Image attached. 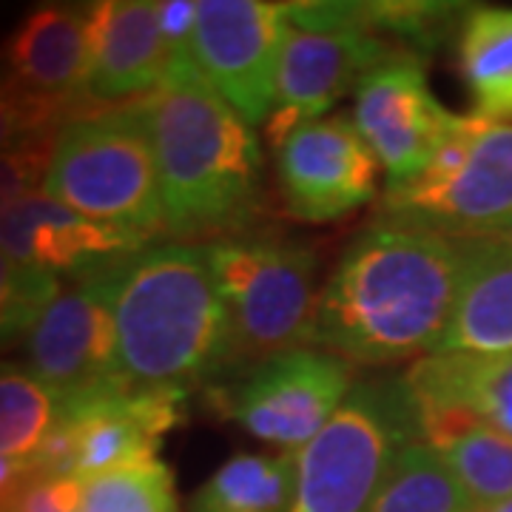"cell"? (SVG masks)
<instances>
[{"mask_svg": "<svg viewBox=\"0 0 512 512\" xmlns=\"http://www.w3.org/2000/svg\"><path fill=\"white\" fill-rule=\"evenodd\" d=\"M464 265V239L376 220L322 285L311 348L356 367L419 362L450 325Z\"/></svg>", "mask_w": 512, "mask_h": 512, "instance_id": "1", "label": "cell"}, {"mask_svg": "<svg viewBox=\"0 0 512 512\" xmlns=\"http://www.w3.org/2000/svg\"><path fill=\"white\" fill-rule=\"evenodd\" d=\"M146 128L174 242L251 231L262 200V151L254 126L231 109L197 66L168 69L131 103Z\"/></svg>", "mask_w": 512, "mask_h": 512, "instance_id": "2", "label": "cell"}, {"mask_svg": "<svg viewBox=\"0 0 512 512\" xmlns=\"http://www.w3.org/2000/svg\"><path fill=\"white\" fill-rule=\"evenodd\" d=\"M89 279L111 308L123 382L191 390L222 379L228 322L205 245L154 242Z\"/></svg>", "mask_w": 512, "mask_h": 512, "instance_id": "3", "label": "cell"}, {"mask_svg": "<svg viewBox=\"0 0 512 512\" xmlns=\"http://www.w3.org/2000/svg\"><path fill=\"white\" fill-rule=\"evenodd\" d=\"M205 254L228 322L222 379L231 382L279 353L311 348L322 288L308 245L245 231L205 242Z\"/></svg>", "mask_w": 512, "mask_h": 512, "instance_id": "4", "label": "cell"}, {"mask_svg": "<svg viewBox=\"0 0 512 512\" xmlns=\"http://www.w3.org/2000/svg\"><path fill=\"white\" fill-rule=\"evenodd\" d=\"M424 441L404 376L353 384L336 416L296 453L288 512H373L396 458Z\"/></svg>", "mask_w": 512, "mask_h": 512, "instance_id": "5", "label": "cell"}, {"mask_svg": "<svg viewBox=\"0 0 512 512\" xmlns=\"http://www.w3.org/2000/svg\"><path fill=\"white\" fill-rule=\"evenodd\" d=\"M43 194L143 245L165 234L160 177L134 106L69 117L57 131Z\"/></svg>", "mask_w": 512, "mask_h": 512, "instance_id": "6", "label": "cell"}, {"mask_svg": "<svg viewBox=\"0 0 512 512\" xmlns=\"http://www.w3.org/2000/svg\"><path fill=\"white\" fill-rule=\"evenodd\" d=\"M512 217V126L461 117L433 163L407 183H387L379 222L444 237L484 234Z\"/></svg>", "mask_w": 512, "mask_h": 512, "instance_id": "7", "label": "cell"}, {"mask_svg": "<svg viewBox=\"0 0 512 512\" xmlns=\"http://www.w3.org/2000/svg\"><path fill=\"white\" fill-rule=\"evenodd\" d=\"M288 35L279 60L268 140L279 146L291 131L322 120L350 89L387 57L399 55L356 15V3L302 0L285 3Z\"/></svg>", "mask_w": 512, "mask_h": 512, "instance_id": "8", "label": "cell"}, {"mask_svg": "<svg viewBox=\"0 0 512 512\" xmlns=\"http://www.w3.org/2000/svg\"><path fill=\"white\" fill-rule=\"evenodd\" d=\"M188 390L109 384L63 399L60 421L37 453L43 476L77 481L160 458L165 436L185 421Z\"/></svg>", "mask_w": 512, "mask_h": 512, "instance_id": "9", "label": "cell"}, {"mask_svg": "<svg viewBox=\"0 0 512 512\" xmlns=\"http://www.w3.org/2000/svg\"><path fill=\"white\" fill-rule=\"evenodd\" d=\"M356 365L322 348H296L245 370L214 393L228 419L282 453H299L345 404Z\"/></svg>", "mask_w": 512, "mask_h": 512, "instance_id": "10", "label": "cell"}, {"mask_svg": "<svg viewBox=\"0 0 512 512\" xmlns=\"http://www.w3.org/2000/svg\"><path fill=\"white\" fill-rule=\"evenodd\" d=\"M285 35V3L197 0L194 66L248 126L271 117Z\"/></svg>", "mask_w": 512, "mask_h": 512, "instance_id": "11", "label": "cell"}, {"mask_svg": "<svg viewBox=\"0 0 512 512\" xmlns=\"http://www.w3.org/2000/svg\"><path fill=\"white\" fill-rule=\"evenodd\" d=\"M350 120L387 180L407 183L433 163L461 114L441 106L427 83L424 60L399 52L362 77Z\"/></svg>", "mask_w": 512, "mask_h": 512, "instance_id": "12", "label": "cell"}, {"mask_svg": "<svg viewBox=\"0 0 512 512\" xmlns=\"http://www.w3.org/2000/svg\"><path fill=\"white\" fill-rule=\"evenodd\" d=\"M282 200L302 222H333L376 197L379 163L348 117H322L276 146Z\"/></svg>", "mask_w": 512, "mask_h": 512, "instance_id": "13", "label": "cell"}, {"mask_svg": "<svg viewBox=\"0 0 512 512\" xmlns=\"http://www.w3.org/2000/svg\"><path fill=\"white\" fill-rule=\"evenodd\" d=\"M26 370L60 399H77L123 382L117 333L100 285L83 276L63 288L26 336Z\"/></svg>", "mask_w": 512, "mask_h": 512, "instance_id": "14", "label": "cell"}, {"mask_svg": "<svg viewBox=\"0 0 512 512\" xmlns=\"http://www.w3.org/2000/svg\"><path fill=\"white\" fill-rule=\"evenodd\" d=\"M427 444L478 424L512 441V353H430L404 373Z\"/></svg>", "mask_w": 512, "mask_h": 512, "instance_id": "15", "label": "cell"}, {"mask_svg": "<svg viewBox=\"0 0 512 512\" xmlns=\"http://www.w3.org/2000/svg\"><path fill=\"white\" fill-rule=\"evenodd\" d=\"M148 245L32 191L0 211V251L18 265L83 279Z\"/></svg>", "mask_w": 512, "mask_h": 512, "instance_id": "16", "label": "cell"}, {"mask_svg": "<svg viewBox=\"0 0 512 512\" xmlns=\"http://www.w3.org/2000/svg\"><path fill=\"white\" fill-rule=\"evenodd\" d=\"M165 72L168 49L157 23V0L92 3L83 109L131 106L154 92Z\"/></svg>", "mask_w": 512, "mask_h": 512, "instance_id": "17", "label": "cell"}, {"mask_svg": "<svg viewBox=\"0 0 512 512\" xmlns=\"http://www.w3.org/2000/svg\"><path fill=\"white\" fill-rule=\"evenodd\" d=\"M92 6L46 3L20 20L3 46V77L20 92L83 109Z\"/></svg>", "mask_w": 512, "mask_h": 512, "instance_id": "18", "label": "cell"}, {"mask_svg": "<svg viewBox=\"0 0 512 512\" xmlns=\"http://www.w3.org/2000/svg\"><path fill=\"white\" fill-rule=\"evenodd\" d=\"M467 265L450 325L433 353H512V251L464 239Z\"/></svg>", "mask_w": 512, "mask_h": 512, "instance_id": "19", "label": "cell"}, {"mask_svg": "<svg viewBox=\"0 0 512 512\" xmlns=\"http://www.w3.org/2000/svg\"><path fill=\"white\" fill-rule=\"evenodd\" d=\"M458 66L473 114L490 123L512 120V9L476 6L458 29Z\"/></svg>", "mask_w": 512, "mask_h": 512, "instance_id": "20", "label": "cell"}, {"mask_svg": "<svg viewBox=\"0 0 512 512\" xmlns=\"http://www.w3.org/2000/svg\"><path fill=\"white\" fill-rule=\"evenodd\" d=\"M293 490L296 453H237L188 498V512H288Z\"/></svg>", "mask_w": 512, "mask_h": 512, "instance_id": "21", "label": "cell"}, {"mask_svg": "<svg viewBox=\"0 0 512 512\" xmlns=\"http://www.w3.org/2000/svg\"><path fill=\"white\" fill-rule=\"evenodd\" d=\"M373 512H481L436 447L416 441L396 458Z\"/></svg>", "mask_w": 512, "mask_h": 512, "instance_id": "22", "label": "cell"}, {"mask_svg": "<svg viewBox=\"0 0 512 512\" xmlns=\"http://www.w3.org/2000/svg\"><path fill=\"white\" fill-rule=\"evenodd\" d=\"M63 399L32 370L0 365V456L32 458L60 421Z\"/></svg>", "mask_w": 512, "mask_h": 512, "instance_id": "23", "label": "cell"}, {"mask_svg": "<svg viewBox=\"0 0 512 512\" xmlns=\"http://www.w3.org/2000/svg\"><path fill=\"white\" fill-rule=\"evenodd\" d=\"M430 447L444 456L478 510L512 501V441L487 427L467 424Z\"/></svg>", "mask_w": 512, "mask_h": 512, "instance_id": "24", "label": "cell"}, {"mask_svg": "<svg viewBox=\"0 0 512 512\" xmlns=\"http://www.w3.org/2000/svg\"><path fill=\"white\" fill-rule=\"evenodd\" d=\"M356 15L373 35L384 37L393 49L419 60L439 49L447 35L467 18L461 3L433 0H370L356 3Z\"/></svg>", "mask_w": 512, "mask_h": 512, "instance_id": "25", "label": "cell"}, {"mask_svg": "<svg viewBox=\"0 0 512 512\" xmlns=\"http://www.w3.org/2000/svg\"><path fill=\"white\" fill-rule=\"evenodd\" d=\"M80 512H183L163 458L128 464L80 481Z\"/></svg>", "mask_w": 512, "mask_h": 512, "instance_id": "26", "label": "cell"}, {"mask_svg": "<svg viewBox=\"0 0 512 512\" xmlns=\"http://www.w3.org/2000/svg\"><path fill=\"white\" fill-rule=\"evenodd\" d=\"M63 291V279L49 271L18 265L0 251V345L29 336L43 311Z\"/></svg>", "mask_w": 512, "mask_h": 512, "instance_id": "27", "label": "cell"}, {"mask_svg": "<svg viewBox=\"0 0 512 512\" xmlns=\"http://www.w3.org/2000/svg\"><path fill=\"white\" fill-rule=\"evenodd\" d=\"M69 106L49 103L20 92L15 83L0 77V151L26 146L32 140L57 134L69 120Z\"/></svg>", "mask_w": 512, "mask_h": 512, "instance_id": "28", "label": "cell"}, {"mask_svg": "<svg viewBox=\"0 0 512 512\" xmlns=\"http://www.w3.org/2000/svg\"><path fill=\"white\" fill-rule=\"evenodd\" d=\"M55 137L57 134H49L26 146L0 151V211L32 191H43Z\"/></svg>", "mask_w": 512, "mask_h": 512, "instance_id": "29", "label": "cell"}, {"mask_svg": "<svg viewBox=\"0 0 512 512\" xmlns=\"http://www.w3.org/2000/svg\"><path fill=\"white\" fill-rule=\"evenodd\" d=\"M157 23L168 49V69L194 66V32L197 3L194 0H157Z\"/></svg>", "mask_w": 512, "mask_h": 512, "instance_id": "30", "label": "cell"}, {"mask_svg": "<svg viewBox=\"0 0 512 512\" xmlns=\"http://www.w3.org/2000/svg\"><path fill=\"white\" fill-rule=\"evenodd\" d=\"M3 512H80V481L72 476L40 473Z\"/></svg>", "mask_w": 512, "mask_h": 512, "instance_id": "31", "label": "cell"}, {"mask_svg": "<svg viewBox=\"0 0 512 512\" xmlns=\"http://www.w3.org/2000/svg\"><path fill=\"white\" fill-rule=\"evenodd\" d=\"M40 476V464L37 458H6L0 456V512L6 510L15 495L32 481Z\"/></svg>", "mask_w": 512, "mask_h": 512, "instance_id": "32", "label": "cell"}, {"mask_svg": "<svg viewBox=\"0 0 512 512\" xmlns=\"http://www.w3.org/2000/svg\"><path fill=\"white\" fill-rule=\"evenodd\" d=\"M467 239H484V242H490V245H498V248H504V251H512V217L507 222L490 228V231H484V234H476V237Z\"/></svg>", "mask_w": 512, "mask_h": 512, "instance_id": "33", "label": "cell"}, {"mask_svg": "<svg viewBox=\"0 0 512 512\" xmlns=\"http://www.w3.org/2000/svg\"><path fill=\"white\" fill-rule=\"evenodd\" d=\"M481 512H512V501H504V504H495V507H487Z\"/></svg>", "mask_w": 512, "mask_h": 512, "instance_id": "34", "label": "cell"}]
</instances>
